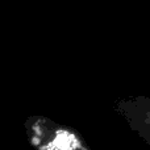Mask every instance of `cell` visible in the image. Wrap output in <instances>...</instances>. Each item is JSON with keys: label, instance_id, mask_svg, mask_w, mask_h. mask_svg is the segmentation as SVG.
<instances>
[{"label": "cell", "instance_id": "obj_2", "mask_svg": "<svg viewBox=\"0 0 150 150\" xmlns=\"http://www.w3.org/2000/svg\"><path fill=\"white\" fill-rule=\"evenodd\" d=\"M113 109L145 144L150 146V98L125 96L115 101Z\"/></svg>", "mask_w": 150, "mask_h": 150}, {"label": "cell", "instance_id": "obj_1", "mask_svg": "<svg viewBox=\"0 0 150 150\" xmlns=\"http://www.w3.org/2000/svg\"><path fill=\"white\" fill-rule=\"evenodd\" d=\"M28 141L36 150H91L76 129L45 116H30L24 122Z\"/></svg>", "mask_w": 150, "mask_h": 150}]
</instances>
